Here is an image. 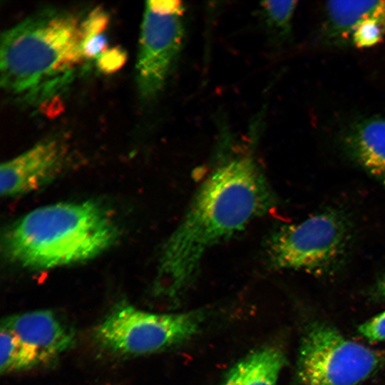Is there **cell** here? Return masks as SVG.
I'll use <instances>...</instances> for the list:
<instances>
[{"label": "cell", "instance_id": "6da1fadb", "mask_svg": "<svg viewBox=\"0 0 385 385\" xmlns=\"http://www.w3.org/2000/svg\"><path fill=\"white\" fill-rule=\"evenodd\" d=\"M277 200L251 153L221 160L201 183L182 220L162 246L156 297L177 302L196 281L206 253L267 213Z\"/></svg>", "mask_w": 385, "mask_h": 385}, {"label": "cell", "instance_id": "4fadbf2b", "mask_svg": "<svg viewBox=\"0 0 385 385\" xmlns=\"http://www.w3.org/2000/svg\"><path fill=\"white\" fill-rule=\"evenodd\" d=\"M0 349L1 374L33 369L48 361L33 346L1 327Z\"/></svg>", "mask_w": 385, "mask_h": 385}, {"label": "cell", "instance_id": "3957f363", "mask_svg": "<svg viewBox=\"0 0 385 385\" xmlns=\"http://www.w3.org/2000/svg\"><path fill=\"white\" fill-rule=\"evenodd\" d=\"M118 235L113 218L96 202H59L35 209L14 223L4 250L23 267L51 269L98 256Z\"/></svg>", "mask_w": 385, "mask_h": 385}, {"label": "cell", "instance_id": "7a4b0ae2", "mask_svg": "<svg viewBox=\"0 0 385 385\" xmlns=\"http://www.w3.org/2000/svg\"><path fill=\"white\" fill-rule=\"evenodd\" d=\"M82 22L73 13L51 9L6 30L1 37V87L34 104L61 91L85 60Z\"/></svg>", "mask_w": 385, "mask_h": 385}, {"label": "cell", "instance_id": "8992f818", "mask_svg": "<svg viewBox=\"0 0 385 385\" xmlns=\"http://www.w3.org/2000/svg\"><path fill=\"white\" fill-rule=\"evenodd\" d=\"M385 355L346 339L324 322L309 324L297 365L299 385H356L377 371Z\"/></svg>", "mask_w": 385, "mask_h": 385}, {"label": "cell", "instance_id": "d6986e66", "mask_svg": "<svg viewBox=\"0 0 385 385\" xmlns=\"http://www.w3.org/2000/svg\"><path fill=\"white\" fill-rule=\"evenodd\" d=\"M108 49V41L104 33L83 38L82 52L85 59H96Z\"/></svg>", "mask_w": 385, "mask_h": 385}, {"label": "cell", "instance_id": "30bf717a", "mask_svg": "<svg viewBox=\"0 0 385 385\" xmlns=\"http://www.w3.org/2000/svg\"><path fill=\"white\" fill-rule=\"evenodd\" d=\"M342 144L348 157L385 188V118L355 123L344 132Z\"/></svg>", "mask_w": 385, "mask_h": 385}, {"label": "cell", "instance_id": "5bb4252c", "mask_svg": "<svg viewBox=\"0 0 385 385\" xmlns=\"http://www.w3.org/2000/svg\"><path fill=\"white\" fill-rule=\"evenodd\" d=\"M296 6V1H266L261 6L270 25L286 34L290 29Z\"/></svg>", "mask_w": 385, "mask_h": 385}, {"label": "cell", "instance_id": "ac0fdd59", "mask_svg": "<svg viewBox=\"0 0 385 385\" xmlns=\"http://www.w3.org/2000/svg\"><path fill=\"white\" fill-rule=\"evenodd\" d=\"M109 22L108 14L101 7L92 10L83 20V38L104 33Z\"/></svg>", "mask_w": 385, "mask_h": 385}, {"label": "cell", "instance_id": "8fae6325", "mask_svg": "<svg viewBox=\"0 0 385 385\" xmlns=\"http://www.w3.org/2000/svg\"><path fill=\"white\" fill-rule=\"evenodd\" d=\"M385 24V1H331L326 4L324 38L330 43L351 41L354 31L369 21Z\"/></svg>", "mask_w": 385, "mask_h": 385}, {"label": "cell", "instance_id": "ffe728a7", "mask_svg": "<svg viewBox=\"0 0 385 385\" xmlns=\"http://www.w3.org/2000/svg\"><path fill=\"white\" fill-rule=\"evenodd\" d=\"M374 296L379 299H385V274L376 282L373 288Z\"/></svg>", "mask_w": 385, "mask_h": 385}, {"label": "cell", "instance_id": "5b68a950", "mask_svg": "<svg viewBox=\"0 0 385 385\" xmlns=\"http://www.w3.org/2000/svg\"><path fill=\"white\" fill-rule=\"evenodd\" d=\"M200 310L155 313L121 304L96 327L94 337L103 348L124 356L155 353L184 342L201 329Z\"/></svg>", "mask_w": 385, "mask_h": 385}, {"label": "cell", "instance_id": "e0dca14e", "mask_svg": "<svg viewBox=\"0 0 385 385\" xmlns=\"http://www.w3.org/2000/svg\"><path fill=\"white\" fill-rule=\"evenodd\" d=\"M359 334L370 342L385 341V311L360 324Z\"/></svg>", "mask_w": 385, "mask_h": 385}, {"label": "cell", "instance_id": "9a60e30c", "mask_svg": "<svg viewBox=\"0 0 385 385\" xmlns=\"http://www.w3.org/2000/svg\"><path fill=\"white\" fill-rule=\"evenodd\" d=\"M384 36L385 24L373 20L357 28L351 37V42L359 48L369 47L381 41Z\"/></svg>", "mask_w": 385, "mask_h": 385}, {"label": "cell", "instance_id": "ba28073f", "mask_svg": "<svg viewBox=\"0 0 385 385\" xmlns=\"http://www.w3.org/2000/svg\"><path fill=\"white\" fill-rule=\"evenodd\" d=\"M66 163V150L54 139L40 142L1 165V194L14 197L42 187L57 176Z\"/></svg>", "mask_w": 385, "mask_h": 385}, {"label": "cell", "instance_id": "2e32d148", "mask_svg": "<svg viewBox=\"0 0 385 385\" xmlns=\"http://www.w3.org/2000/svg\"><path fill=\"white\" fill-rule=\"evenodd\" d=\"M125 52L120 47L108 48L96 59L98 68L106 74L119 70L125 63Z\"/></svg>", "mask_w": 385, "mask_h": 385}, {"label": "cell", "instance_id": "52a82bcc", "mask_svg": "<svg viewBox=\"0 0 385 385\" xmlns=\"http://www.w3.org/2000/svg\"><path fill=\"white\" fill-rule=\"evenodd\" d=\"M184 13L180 1L146 2L136 66L138 88L144 100L154 98L165 84L181 49Z\"/></svg>", "mask_w": 385, "mask_h": 385}, {"label": "cell", "instance_id": "9c48e42d", "mask_svg": "<svg viewBox=\"0 0 385 385\" xmlns=\"http://www.w3.org/2000/svg\"><path fill=\"white\" fill-rule=\"evenodd\" d=\"M1 327L35 348L48 361L71 348L75 334L56 313L35 310L6 317Z\"/></svg>", "mask_w": 385, "mask_h": 385}, {"label": "cell", "instance_id": "277c9868", "mask_svg": "<svg viewBox=\"0 0 385 385\" xmlns=\"http://www.w3.org/2000/svg\"><path fill=\"white\" fill-rule=\"evenodd\" d=\"M353 242L350 217L342 210L328 209L276 229L267 242L268 264L274 269L330 277L348 262Z\"/></svg>", "mask_w": 385, "mask_h": 385}, {"label": "cell", "instance_id": "7c38bea8", "mask_svg": "<svg viewBox=\"0 0 385 385\" xmlns=\"http://www.w3.org/2000/svg\"><path fill=\"white\" fill-rule=\"evenodd\" d=\"M286 358L273 346L257 349L232 366L221 385H277Z\"/></svg>", "mask_w": 385, "mask_h": 385}]
</instances>
